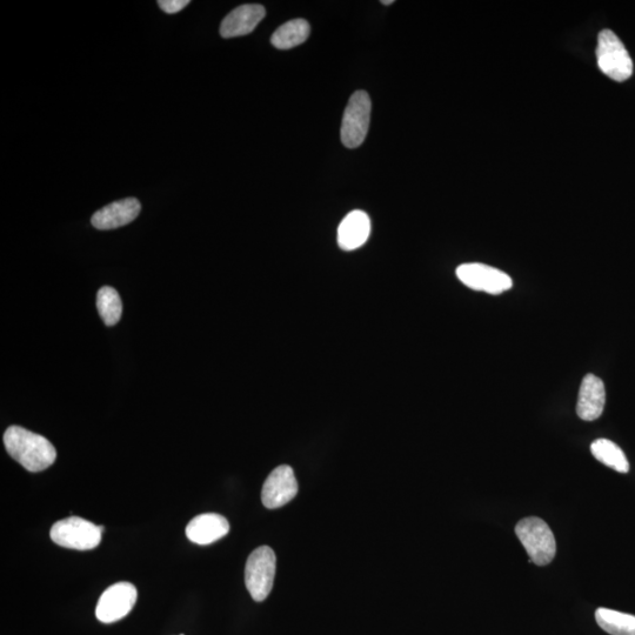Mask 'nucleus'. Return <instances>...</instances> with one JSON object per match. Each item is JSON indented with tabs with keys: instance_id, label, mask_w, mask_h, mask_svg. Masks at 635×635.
I'll list each match as a JSON object with an SVG mask.
<instances>
[{
	"instance_id": "1",
	"label": "nucleus",
	"mask_w": 635,
	"mask_h": 635,
	"mask_svg": "<svg viewBox=\"0 0 635 635\" xmlns=\"http://www.w3.org/2000/svg\"><path fill=\"white\" fill-rule=\"evenodd\" d=\"M4 445L10 456L30 472L49 469L57 458L55 446L48 439L20 426L6 430Z\"/></svg>"
},
{
	"instance_id": "2",
	"label": "nucleus",
	"mask_w": 635,
	"mask_h": 635,
	"mask_svg": "<svg viewBox=\"0 0 635 635\" xmlns=\"http://www.w3.org/2000/svg\"><path fill=\"white\" fill-rule=\"evenodd\" d=\"M516 534L531 563L538 566L552 563L557 553L556 538L543 519L530 517L520 520L516 526Z\"/></svg>"
},
{
	"instance_id": "3",
	"label": "nucleus",
	"mask_w": 635,
	"mask_h": 635,
	"mask_svg": "<svg viewBox=\"0 0 635 635\" xmlns=\"http://www.w3.org/2000/svg\"><path fill=\"white\" fill-rule=\"evenodd\" d=\"M104 530V526H97L83 518L70 517L53 525L50 537L59 546L89 551L100 544Z\"/></svg>"
},
{
	"instance_id": "4",
	"label": "nucleus",
	"mask_w": 635,
	"mask_h": 635,
	"mask_svg": "<svg viewBox=\"0 0 635 635\" xmlns=\"http://www.w3.org/2000/svg\"><path fill=\"white\" fill-rule=\"evenodd\" d=\"M276 566V554L269 546L259 547L250 554L245 568V584L254 601L262 603L270 596Z\"/></svg>"
},
{
	"instance_id": "5",
	"label": "nucleus",
	"mask_w": 635,
	"mask_h": 635,
	"mask_svg": "<svg viewBox=\"0 0 635 635\" xmlns=\"http://www.w3.org/2000/svg\"><path fill=\"white\" fill-rule=\"evenodd\" d=\"M597 59L601 72L616 82H625L633 75V62L630 53L616 33L611 30L599 33Z\"/></svg>"
},
{
	"instance_id": "6",
	"label": "nucleus",
	"mask_w": 635,
	"mask_h": 635,
	"mask_svg": "<svg viewBox=\"0 0 635 635\" xmlns=\"http://www.w3.org/2000/svg\"><path fill=\"white\" fill-rule=\"evenodd\" d=\"M372 103L365 91L354 92L346 106L342 130V142L349 149H357L365 142L369 132Z\"/></svg>"
},
{
	"instance_id": "7",
	"label": "nucleus",
	"mask_w": 635,
	"mask_h": 635,
	"mask_svg": "<svg viewBox=\"0 0 635 635\" xmlns=\"http://www.w3.org/2000/svg\"><path fill=\"white\" fill-rule=\"evenodd\" d=\"M138 599V591L131 583H117L106 590L99 598L96 617L103 624H112L122 620L132 611Z\"/></svg>"
},
{
	"instance_id": "8",
	"label": "nucleus",
	"mask_w": 635,
	"mask_h": 635,
	"mask_svg": "<svg viewBox=\"0 0 635 635\" xmlns=\"http://www.w3.org/2000/svg\"><path fill=\"white\" fill-rule=\"evenodd\" d=\"M460 282L474 291L500 294L510 290L513 283L508 274L484 264H464L457 269Z\"/></svg>"
},
{
	"instance_id": "9",
	"label": "nucleus",
	"mask_w": 635,
	"mask_h": 635,
	"mask_svg": "<svg viewBox=\"0 0 635 635\" xmlns=\"http://www.w3.org/2000/svg\"><path fill=\"white\" fill-rule=\"evenodd\" d=\"M298 494V481L292 467L283 465L267 477L262 491V501L266 508L283 507Z\"/></svg>"
},
{
	"instance_id": "10",
	"label": "nucleus",
	"mask_w": 635,
	"mask_h": 635,
	"mask_svg": "<svg viewBox=\"0 0 635 635\" xmlns=\"http://www.w3.org/2000/svg\"><path fill=\"white\" fill-rule=\"evenodd\" d=\"M140 211H142V205L138 199L125 198L97 211L91 223L100 231L115 230L132 223L139 216Z\"/></svg>"
},
{
	"instance_id": "11",
	"label": "nucleus",
	"mask_w": 635,
	"mask_h": 635,
	"mask_svg": "<svg viewBox=\"0 0 635 635\" xmlns=\"http://www.w3.org/2000/svg\"><path fill=\"white\" fill-rule=\"evenodd\" d=\"M266 15L264 6L246 4L239 6L225 17L220 25V36L236 38L249 35Z\"/></svg>"
},
{
	"instance_id": "12",
	"label": "nucleus",
	"mask_w": 635,
	"mask_h": 635,
	"mask_svg": "<svg viewBox=\"0 0 635 635\" xmlns=\"http://www.w3.org/2000/svg\"><path fill=\"white\" fill-rule=\"evenodd\" d=\"M229 531V521L223 516L205 513L192 519L186 526V537L197 545H210L224 538Z\"/></svg>"
},
{
	"instance_id": "13",
	"label": "nucleus",
	"mask_w": 635,
	"mask_h": 635,
	"mask_svg": "<svg viewBox=\"0 0 635 635\" xmlns=\"http://www.w3.org/2000/svg\"><path fill=\"white\" fill-rule=\"evenodd\" d=\"M606 403V391L603 380L587 374L581 383L577 413L580 419L585 421L597 420L604 412Z\"/></svg>"
},
{
	"instance_id": "14",
	"label": "nucleus",
	"mask_w": 635,
	"mask_h": 635,
	"mask_svg": "<svg viewBox=\"0 0 635 635\" xmlns=\"http://www.w3.org/2000/svg\"><path fill=\"white\" fill-rule=\"evenodd\" d=\"M371 235V219L364 211H352L338 229V245L344 251H354L362 247Z\"/></svg>"
},
{
	"instance_id": "15",
	"label": "nucleus",
	"mask_w": 635,
	"mask_h": 635,
	"mask_svg": "<svg viewBox=\"0 0 635 635\" xmlns=\"http://www.w3.org/2000/svg\"><path fill=\"white\" fill-rule=\"evenodd\" d=\"M309 36L310 24L304 19H294L273 33L271 43L279 50H289L303 44Z\"/></svg>"
},
{
	"instance_id": "16",
	"label": "nucleus",
	"mask_w": 635,
	"mask_h": 635,
	"mask_svg": "<svg viewBox=\"0 0 635 635\" xmlns=\"http://www.w3.org/2000/svg\"><path fill=\"white\" fill-rule=\"evenodd\" d=\"M591 452L600 463H603L610 469L627 473L630 471V463H628L626 454L617 444L608 439H597L591 445Z\"/></svg>"
},
{
	"instance_id": "17",
	"label": "nucleus",
	"mask_w": 635,
	"mask_h": 635,
	"mask_svg": "<svg viewBox=\"0 0 635 635\" xmlns=\"http://www.w3.org/2000/svg\"><path fill=\"white\" fill-rule=\"evenodd\" d=\"M596 620L601 630L611 635H635V616L600 607Z\"/></svg>"
},
{
	"instance_id": "18",
	"label": "nucleus",
	"mask_w": 635,
	"mask_h": 635,
	"mask_svg": "<svg viewBox=\"0 0 635 635\" xmlns=\"http://www.w3.org/2000/svg\"><path fill=\"white\" fill-rule=\"evenodd\" d=\"M97 309L106 326L118 324L123 313V303L119 293L113 287H102L97 294Z\"/></svg>"
},
{
	"instance_id": "19",
	"label": "nucleus",
	"mask_w": 635,
	"mask_h": 635,
	"mask_svg": "<svg viewBox=\"0 0 635 635\" xmlns=\"http://www.w3.org/2000/svg\"><path fill=\"white\" fill-rule=\"evenodd\" d=\"M189 4V0H159L158 2L160 9L169 13V15H176V13L184 10Z\"/></svg>"
},
{
	"instance_id": "20",
	"label": "nucleus",
	"mask_w": 635,
	"mask_h": 635,
	"mask_svg": "<svg viewBox=\"0 0 635 635\" xmlns=\"http://www.w3.org/2000/svg\"><path fill=\"white\" fill-rule=\"evenodd\" d=\"M393 3H394L393 0H389V2H381V4H384V5H391Z\"/></svg>"
},
{
	"instance_id": "21",
	"label": "nucleus",
	"mask_w": 635,
	"mask_h": 635,
	"mask_svg": "<svg viewBox=\"0 0 635 635\" xmlns=\"http://www.w3.org/2000/svg\"><path fill=\"white\" fill-rule=\"evenodd\" d=\"M180 635H184V634H180Z\"/></svg>"
}]
</instances>
